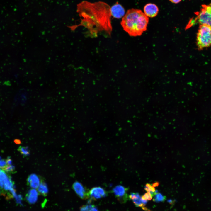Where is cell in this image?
Segmentation results:
<instances>
[{"label": "cell", "instance_id": "6da1fadb", "mask_svg": "<svg viewBox=\"0 0 211 211\" xmlns=\"http://www.w3.org/2000/svg\"><path fill=\"white\" fill-rule=\"evenodd\" d=\"M110 7L103 1H83L77 7V12L81 18L80 24L68 27L74 31L78 26H83L93 36L100 32L110 35L112 31Z\"/></svg>", "mask_w": 211, "mask_h": 211}, {"label": "cell", "instance_id": "7a4b0ae2", "mask_svg": "<svg viewBox=\"0 0 211 211\" xmlns=\"http://www.w3.org/2000/svg\"><path fill=\"white\" fill-rule=\"evenodd\" d=\"M149 18L141 10H128L122 17L121 24L123 30L130 36L141 35L146 30Z\"/></svg>", "mask_w": 211, "mask_h": 211}, {"label": "cell", "instance_id": "3957f363", "mask_svg": "<svg viewBox=\"0 0 211 211\" xmlns=\"http://www.w3.org/2000/svg\"><path fill=\"white\" fill-rule=\"evenodd\" d=\"M197 45L201 50L211 45V26L200 24L197 33Z\"/></svg>", "mask_w": 211, "mask_h": 211}, {"label": "cell", "instance_id": "277c9868", "mask_svg": "<svg viewBox=\"0 0 211 211\" xmlns=\"http://www.w3.org/2000/svg\"><path fill=\"white\" fill-rule=\"evenodd\" d=\"M200 11L195 18L190 22V25L195 24H205L211 26V7L209 5H203Z\"/></svg>", "mask_w": 211, "mask_h": 211}, {"label": "cell", "instance_id": "5b68a950", "mask_svg": "<svg viewBox=\"0 0 211 211\" xmlns=\"http://www.w3.org/2000/svg\"><path fill=\"white\" fill-rule=\"evenodd\" d=\"M128 189L121 185L115 186L113 189V192L118 200L121 203H126L129 198L127 193Z\"/></svg>", "mask_w": 211, "mask_h": 211}, {"label": "cell", "instance_id": "8992f818", "mask_svg": "<svg viewBox=\"0 0 211 211\" xmlns=\"http://www.w3.org/2000/svg\"><path fill=\"white\" fill-rule=\"evenodd\" d=\"M13 183L9 175L3 170L0 169V186L6 190H11L13 188Z\"/></svg>", "mask_w": 211, "mask_h": 211}, {"label": "cell", "instance_id": "52a82bcc", "mask_svg": "<svg viewBox=\"0 0 211 211\" xmlns=\"http://www.w3.org/2000/svg\"><path fill=\"white\" fill-rule=\"evenodd\" d=\"M72 188L77 195L82 199L86 200L90 198L89 191L81 183L75 182L73 184Z\"/></svg>", "mask_w": 211, "mask_h": 211}, {"label": "cell", "instance_id": "ba28073f", "mask_svg": "<svg viewBox=\"0 0 211 211\" xmlns=\"http://www.w3.org/2000/svg\"><path fill=\"white\" fill-rule=\"evenodd\" d=\"M89 197L91 200H96L105 197L107 195V192L103 188L100 187H95L89 191Z\"/></svg>", "mask_w": 211, "mask_h": 211}, {"label": "cell", "instance_id": "9c48e42d", "mask_svg": "<svg viewBox=\"0 0 211 211\" xmlns=\"http://www.w3.org/2000/svg\"><path fill=\"white\" fill-rule=\"evenodd\" d=\"M111 16L117 19L123 17L125 14V11L123 7L118 2H116L110 7Z\"/></svg>", "mask_w": 211, "mask_h": 211}, {"label": "cell", "instance_id": "30bf717a", "mask_svg": "<svg viewBox=\"0 0 211 211\" xmlns=\"http://www.w3.org/2000/svg\"><path fill=\"white\" fill-rule=\"evenodd\" d=\"M159 11L157 6L153 3H148L144 8V13L148 18L155 17L158 14Z\"/></svg>", "mask_w": 211, "mask_h": 211}, {"label": "cell", "instance_id": "8fae6325", "mask_svg": "<svg viewBox=\"0 0 211 211\" xmlns=\"http://www.w3.org/2000/svg\"><path fill=\"white\" fill-rule=\"evenodd\" d=\"M27 181L28 185L34 189H37L41 180L37 175L33 174L28 176Z\"/></svg>", "mask_w": 211, "mask_h": 211}, {"label": "cell", "instance_id": "7c38bea8", "mask_svg": "<svg viewBox=\"0 0 211 211\" xmlns=\"http://www.w3.org/2000/svg\"><path fill=\"white\" fill-rule=\"evenodd\" d=\"M38 195V191L35 189H32L27 193L26 196V200L29 203L34 204L37 200Z\"/></svg>", "mask_w": 211, "mask_h": 211}, {"label": "cell", "instance_id": "4fadbf2b", "mask_svg": "<svg viewBox=\"0 0 211 211\" xmlns=\"http://www.w3.org/2000/svg\"><path fill=\"white\" fill-rule=\"evenodd\" d=\"M129 197L136 207H142L144 206L142 202L141 197L138 193H132L129 195Z\"/></svg>", "mask_w": 211, "mask_h": 211}, {"label": "cell", "instance_id": "5bb4252c", "mask_svg": "<svg viewBox=\"0 0 211 211\" xmlns=\"http://www.w3.org/2000/svg\"><path fill=\"white\" fill-rule=\"evenodd\" d=\"M38 191L40 195L44 196L47 195L48 193V189L46 183L42 180L37 188Z\"/></svg>", "mask_w": 211, "mask_h": 211}, {"label": "cell", "instance_id": "9a60e30c", "mask_svg": "<svg viewBox=\"0 0 211 211\" xmlns=\"http://www.w3.org/2000/svg\"><path fill=\"white\" fill-rule=\"evenodd\" d=\"M80 211H98L95 205L91 204L84 205L80 208Z\"/></svg>", "mask_w": 211, "mask_h": 211}, {"label": "cell", "instance_id": "2e32d148", "mask_svg": "<svg viewBox=\"0 0 211 211\" xmlns=\"http://www.w3.org/2000/svg\"><path fill=\"white\" fill-rule=\"evenodd\" d=\"M153 201L155 202H164L166 199V197L158 192L154 195Z\"/></svg>", "mask_w": 211, "mask_h": 211}, {"label": "cell", "instance_id": "e0dca14e", "mask_svg": "<svg viewBox=\"0 0 211 211\" xmlns=\"http://www.w3.org/2000/svg\"><path fill=\"white\" fill-rule=\"evenodd\" d=\"M18 150L24 156H26L29 154V150L28 147L20 146L18 148Z\"/></svg>", "mask_w": 211, "mask_h": 211}, {"label": "cell", "instance_id": "ac0fdd59", "mask_svg": "<svg viewBox=\"0 0 211 211\" xmlns=\"http://www.w3.org/2000/svg\"><path fill=\"white\" fill-rule=\"evenodd\" d=\"M2 170L6 173H11L13 172L15 170V167L12 164H7Z\"/></svg>", "mask_w": 211, "mask_h": 211}, {"label": "cell", "instance_id": "d6986e66", "mask_svg": "<svg viewBox=\"0 0 211 211\" xmlns=\"http://www.w3.org/2000/svg\"><path fill=\"white\" fill-rule=\"evenodd\" d=\"M144 189L147 192H150L151 191L155 192L156 190L154 187L149 183H147L145 185L144 187Z\"/></svg>", "mask_w": 211, "mask_h": 211}, {"label": "cell", "instance_id": "ffe728a7", "mask_svg": "<svg viewBox=\"0 0 211 211\" xmlns=\"http://www.w3.org/2000/svg\"><path fill=\"white\" fill-rule=\"evenodd\" d=\"M152 197L150 193L149 192H147L144 194L142 196L141 198L143 200H150L152 199Z\"/></svg>", "mask_w": 211, "mask_h": 211}, {"label": "cell", "instance_id": "44dd1931", "mask_svg": "<svg viewBox=\"0 0 211 211\" xmlns=\"http://www.w3.org/2000/svg\"><path fill=\"white\" fill-rule=\"evenodd\" d=\"M7 165L6 160L2 159L0 157V168L2 169Z\"/></svg>", "mask_w": 211, "mask_h": 211}, {"label": "cell", "instance_id": "7402d4cb", "mask_svg": "<svg viewBox=\"0 0 211 211\" xmlns=\"http://www.w3.org/2000/svg\"><path fill=\"white\" fill-rule=\"evenodd\" d=\"M170 2L174 4H177L180 2L182 0H169Z\"/></svg>", "mask_w": 211, "mask_h": 211}, {"label": "cell", "instance_id": "603a6c76", "mask_svg": "<svg viewBox=\"0 0 211 211\" xmlns=\"http://www.w3.org/2000/svg\"><path fill=\"white\" fill-rule=\"evenodd\" d=\"M159 183L158 182H156L153 183L152 185V186L154 187H156L158 186L159 185Z\"/></svg>", "mask_w": 211, "mask_h": 211}, {"label": "cell", "instance_id": "cb8c5ba5", "mask_svg": "<svg viewBox=\"0 0 211 211\" xmlns=\"http://www.w3.org/2000/svg\"><path fill=\"white\" fill-rule=\"evenodd\" d=\"M145 210H146V211H150V210H149L146 208H145Z\"/></svg>", "mask_w": 211, "mask_h": 211}, {"label": "cell", "instance_id": "d4e9b609", "mask_svg": "<svg viewBox=\"0 0 211 211\" xmlns=\"http://www.w3.org/2000/svg\"><path fill=\"white\" fill-rule=\"evenodd\" d=\"M209 5L211 7V3H210V4H209Z\"/></svg>", "mask_w": 211, "mask_h": 211}]
</instances>
